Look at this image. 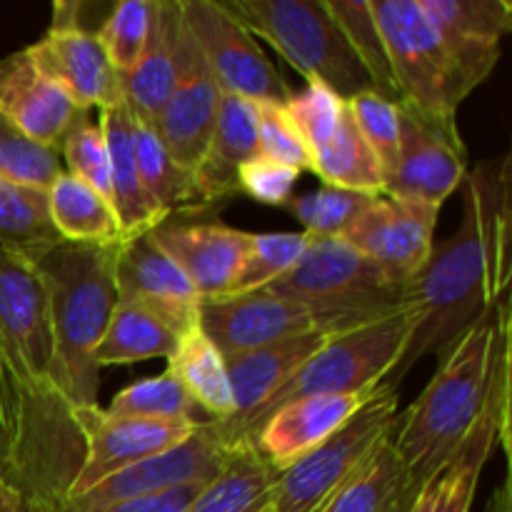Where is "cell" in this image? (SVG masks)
Masks as SVG:
<instances>
[{"label": "cell", "instance_id": "9", "mask_svg": "<svg viewBox=\"0 0 512 512\" xmlns=\"http://www.w3.org/2000/svg\"><path fill=\"white\" fill-rule=\"evenodd\" d=\"M283 110L308 150L310 170L323 185L383 195L385 170L360 135L348 100L318 80H308L300 93L290 95Z\"/></svg>", "mask_w": 512, "mask_h": 512}, {"label": "cell", "instance_id": "7", "mask_svg": "<svg viewBox=\"0 0 512 512\" xmlns=\"http://www.w3.org/2000/svg\"><path fill=\"white\" fill-rule=\"evenodd\" d=\"M393 70L398 100L428 118L455 120L468 93L420 0H370Z\"/></svg>", "mask_w": 512, "mask_h": 512}, {"label": "cell", "instance_id": "6", "mask_svg": "<svg viewBox=\"0 0 512 512\" xmlns=\"http://www.w3.org/2000/svg\"><path fill=\"white\" fill-rule=\"evenodd\" d=\"M398 415V388L383 383L333 438L278 475L263 512H323L395 433Z\"/></svg>", "mask_w": 512, "mask_h": 512}, {"label": "cell", "instance_id": "36", "mask_svg": "<svg viewBox=\"0 0 512 512\" xmlns=\"http://www.w3.org/2000/svg\"><path fill=\"white\" fill-rule=\"evenodd\" d=\"M328 3L330 15L335 18V23L343 30L345 40L350 43V48L355 50L358 60L363 63V68L368 70V75L373 78L375 90L385 98L398 100V90H395L393 70H390L388 53H385L383 35H380L378 23H375L373 8H370V0H325Z\"/></svg>", "mask_w": 512, "mask_h": 512}, {"label": "cell", "instance_id": "43", "mask_svg": "<svg viewBox=\"0 0 512 512\" xmlns=\"http://www.w3.org/2000/svg\"><path fill=\"white\" fill-rule=\"evenodd\" d=\"M258 108V155L295 170H310V155L290 125L283 105L255 103Z\"/></svg>", "mask_w": 512, "mask_h": 512}, {"label": "cell", "instance_id": "38", "mask_svg": "<svg viewBox=\"0 0 512 512\" xmlns=\"http://www.w3.org/2000/svg\"><path fill=\"white\" fill-rule=\"evenodd\" d=\"M153 20V0H120L110 8L98 33L100 45L118 75L128 73L143 55Z\"/></svg>", "mask_w": 512, "mask_h": 512}, {"label": "cell", "instance_id": "2", "mask_svg": "<svg viewBox=\"0 0 512 512\" xmlns=\"http://www.w3.org/2000/svg\"><path fill=\"white\" fill-rule=\"evenodd\" d=\"M510 345V298H503L438 355L433 380L398 415L393 445L423 485L480 418L493 390L495 370Z\"/></svg>", "mask_w": 512, "mask_h": 512}, {"label": "cell", "instance_id": "3", "mask_svg": "<svg viewBox=\"0 0 512 512\" xmlns=\"http://www.w3.org/2000/svg\"><path fill=\"white\" fill-rule=\"evenodd\" d=\"M118 245L58 243L28 258L48 290L53 330L50 388L58 408L73 425L75 415L98 408L100 368L93 353L118 303Z\"/></svg>", "mask_w": 512, "mask_h": 512}, {"label": "cell", "instance_id": "13", "mask_svg": "<svg viewBox=\"0 0 512 512\" xmlns=\"http://www.w3.org/2000/svg\"><path fill=\"white\" fill-rule=\"evenodd\" d=\"M440 205L378 195L338 235L390 283L408 285L435 248Z\"/></svg>", "mask_w": 512, "mask_h": 512}, {"label": "cell", "instance_id": "28", "mask_svg": "<svg viewBox=\"0 0 512 512\" xmlns=\"http://www.w3.org/2000/svg\"><path fill=\"white\" fill-rule=\"evenodd\" d=\"M423 488L390 435L323 512H415Z\"/></svg>", "mask_w": 512, "mask_h": 512}, {"label": "cell", "instance_id": "47", "mask_svg": "<svg viewBox=\"0 0 512 512\" xmlns=\"http://www.w3.org/2000/svg\"><path fill=\"white\" fill-rule=\"evenodd\" d=\"M5 440H8V405H5L3 375H0V475H3L5 463Z\"/></svg>", "mask_w": 512, "mask_h": 512}, {"label": "cell", "instance_id": "34", "mask_svg": "<svg viewBox=\"0 0 512 512\" xmlns=\"http://www.w3.org/2000/svg\"><path fill=\"white\" fill-rule=\"evenodd\" d=\"M63 240L48 218L45 193L20 188L0 178V248L35 258Z\"/></svg>", "mask_w": 512, "mask_h": 512}, {"label": "cell", "instance_id": "4", "mask_svg": "<svg viewBox=\"0 0 512 512\" xmlns=\"http://www.w3.org/2000/svg\"><path fill=\"white\" fill-rule=\"evenodd\" d=\"M418 328V310L405 305L403 310L375 323L333 335L263 408L240 423L210 420L220 438L230 448L253 445L260 425L278 408L300 398L315 395H355L370 393L390 378L408 350L410 338Z\"/></svg>", "mask_w": 512, "mask_h": 512}, {"label": "cell", "instance_id": "11", "mask_svg": "<svg viewBox=\"0 0 512 512\" xmlns=\"http://www.w3.org/2000/svg\"><path fill=\"white\" fill-rule=\"evenodd\" d=\"M180 13L220 93L285 105L293 90L225 0H180Z\"/></svg>", "mask_w": 512, "mask_h": 512}, {"label": "cell", "instance_id": "45", "mask_svg": "<svg viewBox=\"0 0 512 512\" xmlns=\"http://www.w3.org/2000/svg\"><path fill=\"white\" fill-rule=\"evenodd\" d=\"M203 485H188V488L170 490V493L153 495V498L130 500V503L113 505V508L103 512H188L190 503H193L195 495H198V490L203 488Z\"/></svg>", "mask_w": 512, "mask_h": 512}, {"label": "cell", "instance_id": "31", "mask_svg": "<svg viewBox=\"0 0 512 512\" xmlns=\"http://www.w3.org/2000/svg\"><path fill=\"white\" fill-rule=\"evenodd\" d=\"M48 218L63 243L118 245L120 223L108 200L70 173H63L45 193Z\"/></svg>", "mask_w": 512, "mask_h": 512}, {"label": "cell", "instance_id": "30", "mask_svg": "<svg viewBox=\"0 0 512 512\" xmlns=\"http://www.w3.org/2000/svg\"><path fill=\"white\" fill-rule=\"evenodd\" d=\"M165 370L183 385L195 408L205 410L208 420L233 418L235 403L225 358L205 335L200 323L180 338V345L168 358Z\"/></svg>", "mask_w": 512, "mask_h": 512}, {"label": "cell", "instance_id": "16", "mask_svg": "<svg viewBox=\"0 0 512 512\" xmlns=\"http://www.w3.org/2000/svg\"><path fill=\"white\" fill-rule=\"evenodd\" d=\"M510 365L508 348L495 370L493 390L483 413L455 453L425 483L415 512H470L473 508L475 490L488 458L498 445L510 448Z\"/></svg>", "mask_w": 512, "mask_h": 512}, {"label": "cell", "instance_id": "20", "mask_svg": "<svg viewBox=\"0 0 512 512\" xmlns=\"http://www.w3.org/2000/svg\"><path fill=\"white\" fill-rule=\"evenodd\" d=\"M118 300H133L173 325L180 335L198 325L200 298L183 270L148 235L123 240L115 253Z\"/></svg>", "mask_w": 512, "mask_h": 512}, {"label": "cell", "instance_id": "26", "mask_svg": "<svg viewBox=\"0 0 512 512\" xmlns=\"http://www.w3.org/2000/svg\"><path fill=\"white\" fill-rule=\"evenodd\" d=\"M338 333H310L225 358L235 413L230 423L258 413L325 343Z\"/></svg>", "mask_w": 512, "mask_h": 512}, {"label": "cell", "instance_id": "33", "mask_svg": "<svg viewBox=\"0 0 512 512\" xmlns=\"http://www.w3.org/2000/svg\"><path fill=\"white\" fill-rule=\"evenodd\" d=\"M130 133H133V158L138 168L140 183L155 205L168 215L175 213H198L203 208L198 183L193 170L183 168L173 155L165 150L153 128L138 123L130 115Z\"/></svg>", "mask_w": 512, "mask_h": 512}, {"label": "cell", "instance_id": "17", "mask_svg": "<svg viewBox=\"0 0 512 512\" xmlns=\"http://www.w3.org/2000/svg\"><path fill=\"white\" fill-rule=\"evenodd\" d=\"M220 88L210 75L193 35L183 23L180 33V58H178V80L155 120L153 130L165 145L173 160L183 168L193 170L203 160L208 148L210 133H213L215 115L220 105Z\"/></svg>", "mask_w": 512, "mask_h": 512}, {"label": "cell", "instance_id": "5", "mask_svg": "<svg viewBox=\"0 0 512 512\" xmlns=\"http://www.w3.org/2000/svg\"><path fill=\"white\" fill-rule=\"evenodd\" d=\"M230 13L308 80L343 100L378 93L325 0H225Z\"/></svg>", "mask_w": 512, "mask_h": 512}, {"label": "cell", "instance_id": "8", "mask_svg": "<svg viewBox=\"0 0 512 512\" xmlns=\"http://www.w3.org/2000/svg\"><path fill=\"white\" fill-rule=\"evenodd\" d=\"M403 310V308H400ZM378 308H315L258 290L200 303L198 323L223 358L310 333H345L393 315Z\"/></svg>", "mask_w": 512, "mask_h": 512}, {"label": "cell", "instance_id": "29", "mask_svg": "<svg viewBox=\"0 0 512 512\" xmlns=\"http://www.w3.org/2000/svg\"><path fill=\"white\" fill-rule=\"evenodd\" d=\"M180 338L183 335L173 325L150 313L148 308L133 300H118L93 358L100 370L108 365L143 363L153 358L168 360L180 345Z\"/></svg>", "mask_w": 512, "mask_h": 512}, {"label": "cell", "instance_id": "37", "mask_svg": "<svg viewBox=\"0 0 512 512\" xmlns=\"http://www.w3.org/2000/svg\"><path fill=\"white\" fill-rule=\"evenodd\" d=\"M110 418H140V420H198L195 403L183 385L165 370L155 378L138 380L128 385L103 408Z\"/></svg>", "mask_w": 512, "mask_h": 512}, {"label": "cell", "instance_id": "42", "mask_svg": "<svg viewBox=\"0 0 512 512\" xmlns=\"http://www.w3.org/2000/svg\"><path fill=\"white\" fill-rule=\"evenodd\" d=\"M60 158L65 163V173L78 178L95 193L103 195L110 203V170H108V150H105L103 133L95 123H90L88 113L68 130L60 145Z\"/></svg>", "mask_w": 512, "mask_h": 512}, {"label": "cell", "instance_id": "19", "mask_svg": "<svg viewBox=\"0 0 512 512\" xmlns=\"http://www.w3.org/2000/svg\"><path fill=\"white\" fill-rule=\"evenodd\" d=\"M438 28L465 93L488 80L512 30L510 0H420Z\"/></svg>", "mask_w": 512, "mask_h": 512}, {"label": "cell", "instance_id": "22", "mask_svg": "<svg viewBox=\"0 0 512 512\" xmlns=\"http://www.w3.org/2000/svg\"><path fill=\"white\" fill-rule=\"evenodd\" d=\"M378 390V388H375ZM370 393L355 395H315L300 398L275 410L255 435L253 445L278 473L303 460L315 448L333 438L370 398Z\"/></svg>", "mask_w": 512, "mask_h": 512}, {"label": "cell", "instance_id": "12", "mask_svg": "<svg viewBox=\"0 0 512 512\" xmlns=\"http://www.w3.org/2000/svg\"><path fill=\"white\" fill-rule=\"evenodd\" d=\"M230 453L233 448L220 438L213 423L203 420L193 438L110 475L88 493L68 500L60 512H103L130 500L153 498V495L188 488V485L210 483L220 473Z\"/></svg>", "mask_w": 512, "mask_h": 512}, {"label": "cell", "instance_id": "32", "mask_svg": "<svg viewBox=\"0 0 512 512\" xmlns=\"http://www.w3.org/2000/svg\"><path fill=\"white\" fill-rule=\"evenodd\" d=\"M278 475L255 445H240L220 473L198 490L188 512H260L268 505Z\"/></svg>", "mask_w": 512, "mask_h": 512}, {"label": "cell", "instance_id": "21", "mask_svg": "<svg viewBox=\"0 0 512 512\" xmlns=\"http://www.w3.org/2000/svg\"><path fill=\"white\" fill-rule=\"evenodd\" d=\"M25 53L40 75L58 85L78 110H103L123 98L118 73L93 30L50 28Z\"/></svg>", "mask_w": 512, "mask_h": 512}, {"label": "cell", "instance_id": "25", "mask_svg": "<svg viewBox=\"0 0 512 512\" xmlns=\"http://www.w3.org/2000/svg\"><path fill=\"white\" fill-rule=\"evenodd\" d=\"M255 155H258V108L253 100L223 93L208 148L195 168V183L205 210L240 195L238 170Z\"/></svg>", "mask_w": 512, "mask_h": 512}, {"label": "cell", "instance_id": "48", "mask_svg": "<svg viewBox=\"0 0 512 512\" xmlns=\"http://www.w3.org/2000/svg\"><path fill=\"white\" fill-rule=\"evenodd\" d=\"M488 512H510V483H500V488L495 490L493 500H490Z\"/></svg>", "mask_w": 512, "mask_h": 512}, {"label": "cell", "instance_id": "41", "mask_svg": "<svg viewBox=\"0 0 512 512\" xmlns=\"http://www.w3.org/2000/svg\"><path fill=\"white\" fill-rule=\"evenodd\" d=\"M348 108L388 178L400 155V103L380 93H360L348 100Z\"/></svg>", "mask_w": 512, "mask_h": 512}, {"label": "cell", "instance_id": "14", "mask_svg": "<svg viewBox=\"0 0 512 512\" xmlns=\"http://www.w3.org/2000/svg\"><path fill=\"white\" fill-rule=\"evenodd\" d=\"M468 175V150L455 120L428 118L400 105V155L383 195L443 205Z\"/></svg>", "mask_w": 512, "mask_h": 512}, {"label": "cell", "instance_id": "23", "mask_svg": "<svg viewBox=\"0 0 512 512\" xmlns=\"http://www.w3.org/2000/svg\"><path fill=\"white\" fill-rule=\"evenodd\" d=\"M88 110H78L68 95L40 75L23 50L0 58V115L25 135L60 150L68 130Z\"/></svg>", "mask_w": 512, "mask_h": 512}, {"label": "cell", "instance_id": "27", "mask_svg": "<svg viewBox=\"0 0 512 512\" xmlns=\"http://www.w3.org/2000/svg\"><path fill=\"white\" fill-rule=\"evenodd\" d=\"M98 128L103 133L105 150H108L110 170V205L120 223L123 240L153 233L155 228L168 220V215L150 200L140 183L138 168L133 158V133H130V110L125 100H115L113 105L100 110Z\"/></svg>", "mask_w": 512, "mask_h": 512}, {"label": "cell", "instance_id": "10", "mask_svg": "<svg viewBox=\"0 0 512 512\" xmlns=\"http://www.w3.org/2000/svg\"><path fill=\"white\" fill-rule=\"evenodd\" d=\"M258 293V290H255ZM263 293L315 308L400 310L408 305L405 285H395L370 260L338 235H310L303 258Z\"/></svg>", "mask_w": 512, "mask_h": 512}, {"label": "cell", "instance_id": "24", "mask_svg": "<svg viewBox=\"0 0 512 512\" xmlns=\"http://www.w3.org/2000/svg\"><path fill=\"white\" fill-rule=\"evenodd\" d=\"M180 33H183L180 0H153L148 45L138 63L128 73L118 75L120 93L130 115L148 128L155 125L178 80Z\"/></svg>", "mask_w": 512, "mask_h": 512}, {"label": "cell", "instance_id": "46", "mask_svg": "<svg viewBox=\"0 0 512 512\" xmlns=\"http://www.w3.org/2000/svg\"><path fill=\"white\" fill-rule=\"evenodd\" d=\"M0 512H43L38 505L30 503L23 493L10 485L0 483Z\"/></svg>", "mask_w": 512, "mask_h": 512}, {"label": "cell", "instance_id": "35", "mask_svg": "<svg viewBox=\"0 0 512 512\" xmlns=\"http://www.w3.org/2000/svg\"><path fill=\"white\" fill-rule=\"evenodd\" d=\"M63 173L60 150L38 143L0 115V178L35 193H48Z\"/></svg>", "mask_w": 512, "mask_h": 512}, {"label": "cell", "instance_id": "39", "mask_svg": "<svg viewBox=\"0 0 512 512\" xmlns=\"http://www.w3.org/2000/svg\"><path fill=\"white\" fill-rule=\"evenodd\" d=\"M310 243V233H253L248 263L230 295L255 293L288 273Z\"/></svg>", "mask_w": 512, "mask_h": 512}, {"label": "cell", "instance_id": "40", "mask_svg": "<svg viewBox=\"0 0 512 512\" xmlns=\"http://www.w3.org/2000/svg\"><path fill=\"white\" fill-rule=\"evenodd\" d=\"M378 195L355 193V190L333 188V185H320L315 193L290 198L285 208L300 220L305 233L310 235H340L355 215L370 205Z\"/></svg>", "mask_w": 512, "mask_h": 512}, {"label": "cell", "instance_id": "44", "mask_svg": "<svg viewBox=\"0 0 512 512\" xmlns=\"http://www.w3.org/2000/svg\"><path fill=\"white\" fill-rule=\"evenodd\" d=\"M300 178V170L288 168L283 163L255 155L245 160L238 170V188L248 198L258 200L263 205L273 208H285L288 200L293 198V188Z\"/></svg>", "mask_w": 512, "mask_h": 512}, {"label": "cell", "instance_id": "15", "mask_svg": "<svg viewBox=\"0 0 512 512\" xmlns=\"http://www.w3.org/2000/svg\"><path fill=\"white\" fill-rule=\"evenodd\" d=\"M203 420H140V418H110L103 408L85 410L75 415L85 453L83 465L73 480L68 500L88 493L110 475L130 468V465L165 453L175 445L193 438ZM65 500V503H68Z\"/></svg>", "mask_w": 512, "mask_h": 512}, {"label": "cell", "instance_id": "18", "mask_svg": "<svg viewBox=\"0 0 512 512\" xmlns=\"http://www.w3.org/2000/svg\"><path fill=\"white\" fill-rule=\"evenodd\" d=\"M153 243L178 265L200 303L230 295L248 263L253 233L223 223H173L150 233Z\"/></svg>", "mask_w": 512, "mask_h": 512}, {"label": "cell", "instance_id": "1", "mask_svg": "<svg viewBox=\"0 0 512 512\" xmlns=\"http://www.w3.org/2000/svg\"><path fill=\"white\" fill-rule=\"evenodd\" d=\"M510 240V155H500L465 175L460 228L445 243L435 245L425 268L405 285V300L418 310V328L385 383L398 388L420 358L443 353L470 325L508 298Z\"/></svg>", "mask_w": 512, "mask_h": 512}]
</instances>
